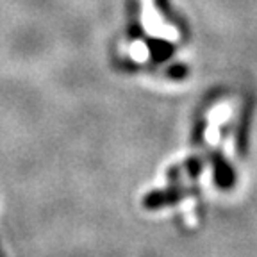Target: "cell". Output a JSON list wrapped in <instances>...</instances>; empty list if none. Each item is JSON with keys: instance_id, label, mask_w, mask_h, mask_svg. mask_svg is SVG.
<instances>
[{"instance_id": "cell-1", "label": "cell", "mask_w": 257, "mask_h": 257, "mask_svg": "<svg viewBox=\"0 0 257 257\" xmlns=\"http://www.w3.org/2000/svg\"><path fill=\"white\" fill-rule=\"evenodd\" d=\"M188 195V189L182 188L179 182H173L172 186H168L166 189H159V191L149 193L143 200V205L150 211L156 209L166 207V205H177L182 198Z\"/></svg>"}, {"instance_id": "cell-2", "label": "cell", "mask_w": 257, "mask_h": 257, "mask_svg": "<svg viewBox=\"0 0 257 257\" xmlns=\"http://www.w3.org/2000/svg\"><path fill=\"white\" fill-rule=\"evenodd\" d=\"M213 170H214V182L221 191H229L236 184V173L234 168L221 157V154L213 156Z\"/></svg>"}, {"instance_id": "cell-3", "label": "cell", "mask_w": 257, "mask_h": 257, "mask_svg": "<svg viewBox=\"0 0 257 257\" xmlns=\"http://www.w3.org/2000/svg\"><path fill=\"white\" fill-rule=\"evenodd\" d=\"M186 172H188V175L191 177V179H198L202 173V168H204V163H202L198 157H191V159L186 161L184 165Z\"/></svg>"}]
</instances>
